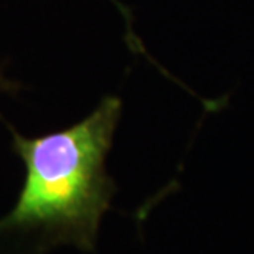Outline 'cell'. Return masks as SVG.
<instances>
[{
    "mask_svg": "<svg viewBox=\"0 0 254 254\" xmlns=\"http://www.w3.org/2000/svg\"><path fill=\"white\" fill-rule=\"evenodd\" d=\"M123 103L108 96L88 118L40 137L13 132V149L25 164L18 200L0 220V235H22L45 245L94 250L101 218L114 184L106 172Z\"/></svg>",
    "mask_w": 254,
    "mask_h": 254,
    "instance_id": "obj_1",
    "label": "cell"
}]
</instances>
